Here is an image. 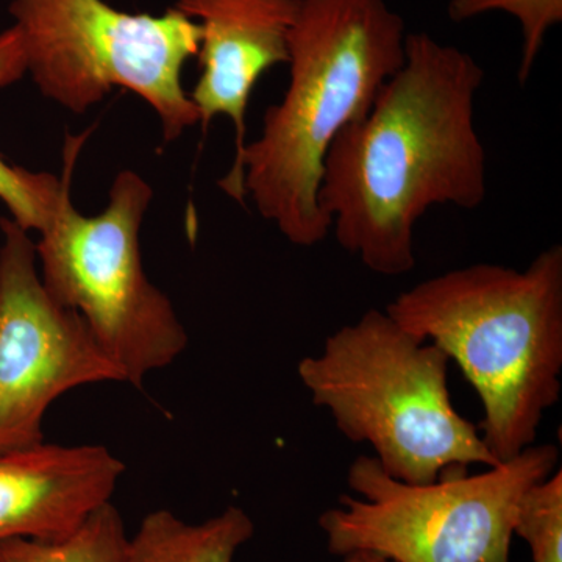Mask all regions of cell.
Here are the masks:
<instances>
[{
  "mask_svg": "<svg viewBox=\"0 0 562 562\" xmlns=\"http://www.w3.org/2000/svg\"><path fill=\"white\" fill-rule=\"evenodd\" d=\"M484 70L468 52L406 33L405 60L324 161L317 201L336 241L383 277L416 266L414 227L431 206L479 209L486 150L475 128Z\"/></svg>",
  "mask_w": 562,
  "mask_h": 562,
  "instance_id": "obj_1",
  "label": "cell"
},
{
  "mask_svg": "<svg viewBox=\"0 0 562 562\" xmlns=\"http://www.w3.org/2000/svg\"><path fill=\"white\" fill-rule=\"evenodd\" d=\"M405 38V22L386 0H301L288 90L266 110L260 138L246 144L221 190L239 203L250 195L295 246L324 241L331 232L317 201L325 157L401 69Z\"/></svg>",
  "mask_w": 562,
  "mask_h": 562,
  "instance_id": "obj_2",
  "label": "cell"
},
{
  "mask_svg": "<svg viewBox=\"0 0 562 562\" xmlns=\"http://www.w3.org/2000/svg\"><path fill=\"white\" fill-rule=\"evenodd\" d=\"M460 366L483 406L484 446L505 462L535 446L560 402L562 247L524 271L492 262L441 273L402 292L384 310Z\"/></svg>",
  "mask_w": 562,
  "mask_h": 562,
  "instance_id": "obj_3",
  "label": "cell"
},
{
  "mask_svg": "<svg viewBox=\"0 0 562 562\" xmlns=\"http://www.w3.org/2000/svg\"><path fill=\"white\" fill-rule=\"evenodd\" d=\"M449 364L436 344L372 308L328 336L297 373L314 405L349 441L369 443L387 475L424 484L473 464H501L479 427L454 408Z\"/></svg>",
  "mask_w": 562,
  "mask_h": 562,
  "instance_id": "obj_4",
  "label": "cell"
},
{
  "mask_svg": "<svg viewBox=\"0 0 562 562\" xmlns=\"http://www.w3.org/2000/svg\"><path fill=\"white\" fill-rule=\"evenodd\" d=\"M90 133L66 135L60 199L36 244L40 277L55 301L85 321L124 383L143 390L150 372L183 353L188 333L144 271L139 232L154 198L150 184L122 171L101 213L85 216L74 206L70 184Z\"/></svg>",
  "mask_w": 562,
  "mask_h": 562,
  "instance_id": "obj_5",
  "label": "cell"
},
{
  "mask_svg": "<svg viewBox=\"0 0 562 562\" xmlns=\"http://www.w3.org/2000/svg\"><path fill=\"white\" fill-rule=\"evenodd\" d=\"M560 468L553 443L531 446L486 472L442 473L436 482L392 479L373 457L351 462L338 506L322 513L328 552L380 554L387 562H512L525 492Z\"/></svg>",
  "mask_w": 562,
  "mask_h": 562,
  "instance_id": "obj_6",
  "label": "cell"
},
{
  "mask_svg": "<svg viewBox=\"0 0 562 562\" xmlns=\"http://www.w3.org/2000/svg\"><path fill=\"white\" fill-rule=\"evenodd\" d=\"M38 90L85 113L114 87L149 103L165 143L199 124L184 91V63L201 47V25L180 10L132 14L105 0H13L10 7Z\"/></svg>",
  "mask_w": 562,
  "mask_h": 562,
  "instance_id": "obj_7",
  "label": "cell"
},
{
  "mask_svg": "<svg viewBox=\"0 0 562 562\" xmlns=\"http://www.w3.org/2000/svg\"><path fill=\"white\" fill-rule=\"evenodd\" d=\"M0 231V452H10L44 442V416L65 392L124 376L44 288L29 232L7 217Z\"/></svg>",
  "mask_w": 562,
  "mask_h": 562,
  "instance_id": "obj_8",
  "label": "cell"
},
{
  "mask_svg": "<svg viewBox=\"0 0 562 562\" xmlns=\"http://www.w3.org/2000/svg\"><path fill=\"white\" fill-rule=\"evenodd\" d=\"M301 0H179L201 25V77L190 94L203 131L217 116L235 125V158L246 147V114L262 74L290 60V33Z\"/></svg>",
  "mask_w": 562,
  "mask_h": 562,
  "instance_id": "obj_9",
  "label": "cell"
},
{
  "mask_svg": "<svg viewBox=\"0 0 562 562\" xmlns=\"http://www.w3.org/2000/svg\"><path fill=\"white\" fill-rule=\"evenodd\" d=\"M124 472L103 446L43 442L0 452V542L68 538L111 502Z\"/></svg>",
  "mask_w": 562,
  "mask_h": 562,
  "instance_id": "obj_10",
  "label": "cell"
},
{
  "mask_svg": "<svg viewBox=\"0 0 562 562\" xmlns=\"http://www.w3.org/2000/svg\"><path fill=\"white\" fill-rule=\"evenodd\" d=\"M254 535V520L239 506H228L201 524L158 509L128 538L127 562H233Z\"/></svg>",
  "mask_w": 562,
  "mask_h": 562,
  "instance_id": "obj_11",
  "label": "cell"
},
{
  "mask_svg": "<svg viewBox=\"0 0 562 562\" xmlns=\"http://www.w3.org/2000/svg\"><path fill=\"white\" fill-rule=\"evenodd\" d=\"M27 72L20 31L11 27L0 33V90L10 87ZM63 188V176L32 172L9 165L0 157V201L11 220L27 232H43L49 224Z\"/></svg>",
  "mask_w": 562,
  "mask_h": 562,
  "instance_id": "obj_12",
  "label": "cell"
},
{
  "mask_svg": "<svg viewBox=\"0 0 562 562\" xmlns=\"http://www.w3.org/2000/svg\"><path fill=\"white\" fill-rule=\"evenodd\" d=\"M128 538L113 503H105L61 541L9 539L0 542V562H127Z\"/></svg>",
  "mask_w": 562,
  "mask_h": 562,
  "instance_id": "obj_13",
  "label": "cell"
},
{
  "mask_svg": "<svg viewBox=\"0 0 562 562\" xmlns=\"http://www.w3.org/2000/svg\"><path fill=\"white\" fill-rule=\"evenodd\" d=\"M491 11L512 14L522 31V60L517 79L527 83L547 35L562 22V0H450L449 18L464 22Z\"/></svg>",
  "mask_w": 562,
  "mask_h": 562,
  "instance_id": "obj_14",
  "label": "cell"
},
{
  "mask_svg": "<svg viewBox=\"0 0 562 562\" xmlns=\"http://www.w3.org/2000/svg\"><path fill=\"white\" fill-rule=\"evenodd\" d=\"M514 535L528 543L532 562H562L561 468L525 492Z\"/></svg>",
  "mask_w": 562,
  "mask_h": 562,
  "instance_id": "obj_15",
  "label": "cell"
},
{
  "mask_svg": "<svg viewBox=\"0 0 562 562\" xmlns=\"http://www.w3.org/2000/svg\"><path fill=\"white\" fill-rule=\"evenodd\" d=\"M344 562H387L380 554L371 552H357L344 557Z\"/></svg>",
  "mask_w": 562,
  "mask_h": 562,
  "instance_id": "obj_16",
  "label": "cell"
}]
</instances>
